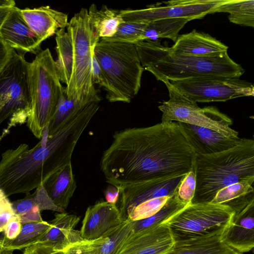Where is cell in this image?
Returning a JSON list of instances; mask_svg holds the SVG:
<instances>
[{"mask_svg":"<svg viewBox=\"0 0 254 254\" xmlns=\"http://www.w3.org/2000/svg\"><path fill=\"white\" fill-rule=\"evenodd\" d=\"M91 74L93 84H98L103 87L104 83V76L100 64L95 56L94 51L91 57Z\"/></svg>","mask_w":254,"mask_h":254,"instance_id":"obj_39","label":"cell"},{"mask_svg":"<svg viewBox=\"0 0 254 254\" xmlns=\"http://www.w3.org/2000/svg\"><path fill=\"white\" fill-rule=\"evenodd\" d=\"M101 100L99 96L82 99H69L64 94L61 98L55 113L48 127V134L53 135L77 112L88 103Z\"/></svg>","mask_w":254,"mask_h":254,"instance_id":"obj_25","label":"cell"},{"mask_svg":"<svg viewBox=\"0 0 254 254\" xmlns=\"http://www.w3.org/2000/svg\"><path fill=\"white\" fill-rule=\"evenodd\" d=\"M13 251L3 248L0 254H13Z\"/></svg>","mask_w":254,"mask_h":254,"instance_id":"obj_47","label":"cell"},{"mask_svg":"<svg viewBox=\"0 0 254 254\" xmlns=\"http://www.w3.org/2000/svg\"><path fill=\"white\" fill-rule=\"evenodd\" d=\"M88 15L91 29L99 40L113 36L119 25L124 21L120 10L108 8L105 5L98 9L95 4H92L88 9Z\"/></svg>","mask_w":254,"mask_h":254,"instance_id":"obj_24","label":"cell"},{"mask_svg":"<svg viewBox=\"0 0 254 254\" xmlns=\"http://www.w3.org/2000/svg\"><path fill=\"white\" fill-rule=\"evenodd\" d=\"M184 176L152 180L120 188L118 207L123 219L127 220V215L130 210L143 202L157 197L174 195Z\"/></svg>","mask_w":254,"mask_h":254,"instance_id":"obj_14","label":"cell"},{"mask_svg":"<svg viewBox=\"0 0 254 254\" xmlns=\"http://www.w3.org/2000/svg\"><path fill=\"white\" fill-rule=\"evenodd\" d=\"M28 196L32 206H38L41 211L50 210L59 213L64 212L65 210L57 206L52 200L46 191L43 185L39 186L32 194Z\"/></svg>","mask_w":254,"mask_h":254,"instance_id":"obj_36","label":"cell"},{"mask_svg":"<svg viewBox=\"0 0 254 254\" xmlns=\"http://www.w3.org/2000/svg\"><path fill=\"white\" fill-rule=\"evenodd\" d=\"M56 35V66L60 81L66 84V97L77 99L98 97L92 79L91 57L100 40L90 27L88 10L82 8L70 19L66 31L60 29Z\"/></svg>","mask_w":254,"mask_h":254,"instance_id":"obj_3","label":"cell"},{"mask_svg":"<svg viewBox=\"0 0 254 254\" xmlns=\"http://www.w3.org/2000/svg\"><path fill=\"white\" fill-rule=\"evenodd\" d=\"M254 193H249L226 203L232 208L234 214L222 240L227 245L243 254L254 247Z\"/></svg>","mask_w":254,"mask_h":254,"instance_id":"obj_13","label":"cell"},{"mask_svg":"<svg viewBox=\"0 0 254 254\" xmlns=\"http://www.w3.org/2000/svg\"><path fill=\"white\" fill-rule=\"evenodd\" d=\"M195 153L177 122L127 128L113 136L101 169L118 188L183 176L193 167Z\"/></svg>","mask_w":254,"mask_h":254,"instance_id":"obj_1","label":"cell"},{"mask_svg":"<svg viewBox=\"0 0 254 254\" xmlns=\"http://www.w3.org/2000/svg\"><path fill=\"white\" fill-rule=\"evenodd\" d=\"M101 237L92 241L83 239L71 243L61 250L55 249L56 254H96Z\"/></svg>","mask_w":254,"mask_h":254,"instance_id":"obj_35","label":"cell"},{"mask_svg":"<svg viewBox=\"0 0 254 254\" xmlns=\"http://www.w3.org/2000/svg\"><path fill=\"white\" fill-rule=\"evenodd\" d=\"M163 82L168 90L169 99L158 106L162 113V122H182L211 129L227 137H239L238 132L230 127L232 120L216 107L200 108L179 92L169 81Z\"/></svg>","mask_w":254,"mask_h":254,"instance_id":"obj_9","label":"cell"},{"mask_svg":"<svg viewBox=\"0 0 254 254\" xmlns=\"http://www.w3.org/2000/svg\"><path fill=\"white\" fill-rule=\"evenodd\" d=\"M124 221L117 204L100 202L87 208L79 231L80 235L84 240H95Z\"/></svg>","mask_w":254,"mask_h":254,"instance_id":"obj_17","label":"cell"},{"mask_svg":"<svg viewBox=\"0 0 254 254\" xmlns=\"http://www.w3.org/2000/svg\"><path fill=\"white\" fill-rule=\"evenodd\" d=\"M28 82L29 109L26 124L34 135L41 139L65 91L49 49L41 50L29 63Z\"/></svg>","mask_w":254,"mask_h":254,"instance_id":"obj_7","label":"cell"},{"mask_svg":"<svg viewBox=\"0 0 254 254\" xmlns=\"http://www.w3.org/2000/svg\"><path fill=\"white\" fill-rule=\"evenodd\" d=\"M21 254H56V253L51 246L39 242L25 248Z\"/></svg>","mask_w":254,"mask_h":254,"instance_id":"obj_38","label":"cell"},{"mask_svg":"<svg viewBox=\"0 0 254 254\" xmlns=\"http://www.w3.org/2000/svg\"><path fill=\"white\" fill-rule=\"evenodd\" d=\"M134 44L142 67L162 82L208 76L240 77L245 72L227 51L207 56H181L170 54L160 39Z\"/></svg>","mask_w":254,"mask_h":254,"instance_id":"obj_4","label":"cell"},{"mask_svg":"<svg viewBox=\"0 0 254 254\" xmlns=\"http://www.w3.org/2000/svg\"><path fill=\"white\" fill-rule=\"evenodd\" d=\"M15 6V2L12 0H0V8L12 7Z\"/></svg>","mask_w":254,"mask_h":254,"instance_id":"obj_46","label":"cell"},{"mask_svg":"<svg viewBox=\"0 0 254 254\" xmlns=\"http://www.w3.org/2000/svg\"><path fill=\"white\" fill-rule=\"evenodd\" d=\"M5 212H14L12 207L11 202L0 189V214Z\"/></svg>","mask_w":254,"mask_h":254,"instance_id":"obj_43","label":"cell"},{"mask_svg":"<svg viewBox=\"0 0 254 254\" xmlns=\"http://www.w3.org/2000/svg\"><path fill=\"white\" fill-rule=\"evenodd\" d=\"M170 197H157L140 203L130 210L127 215V219L134 221L154 215L162 208Z\"/></svg>","mask_w":254,"mask_h":254,"instance_id":"obj_33","label":"cell"},{"mask_svg":"<svg viewBox=\"0 0 254 254\" xmlns=\"http://www.w3.org/2000/svg\"><path fill=\"white\" fill-rule=\"evenodd\" d=\"M25 53L12 54L0 71V125L10 118L1 139L15 125L26 122L29 109L28 64Z\"/></svg>","mask_w":254,"mask_h":254,"instance_id":"obj_8","label":"cell"},{"mask_svg":"<svg viewBox=\"0 0 254 254\" xmlns=\"http://www.w3.org/2000/svg\"><path fill=\"white\" fill-rule=\"evenodd\" d=\"M22 227L19 218L17 215L16 217L9 221L3 232L4 240L11 241L16 238L19 235Z\"/></svg>","mask_w":254,"mask_h":254,"instance_id":"obj_37","label":"cell"},{"mask_svg":"<svg viewBox=\"0 0 254 254\" xmlns=\"http://www.w3.org/2000/svg\"><path fill=\"white\" fill-rule=\"evenodd\" d=\"M20 10L24 20L41 42L68 25L67 15L49 6L25 8Z\"/></svg>","mask_w":254,"mask_h":254,"instance_id":"obj_21","label":"cell"},{"mask_svg":"<svg viewBox=\"0 0 254 254\" xmlns=\"http://www.w3.org/2000/svg\"><path fill=\"white\" fill-rule=\"evenodd\" d=\"M94 53L103 74L107 99L130 103L139 91L144 70L135 45L100 40Z\"/></svg>","mask_w":254,"mask_h":254,"instance_id":"obj_6","label":"cell"},{"mask_svg":"<svg viewBox=\"0 0 254 254\" xmlns=\"http://www.w3.org/2000/svg\"><path fill=\"white\" fill-rule=\"evenodd\" d=\"M119 196L120 189L115 186L109 185L105 191L106 201L110 203L117 204Z\"/></svg>","mask_w":254,"mask_h":254,"instance_id":"obj_42","label":"cell"},{"mask_svg":"<svg viewBox=\"0 0 254 254\" xmlns=\"http://www.w3.org/2000/svg\"><path fill=\"white\" fill-rule=\"evenodd\" d=\"M196 187V178L194 165L191 170L182 178L178 185L175 195L178 199L185 205L191 202Z\"/></svg>","mask_w":254,"mask_h":254,"instance_id":"obj_34","label":"cell"},{"mask_svg":"<svg viewBox=\"0 0 254 254\" xmlns=\"http://www.w3.org/2000/svg\"><path fill=\"white\" fill-rule=\"evenodd\" d=\"M20 9L15 6L9 12L0 27V37L14 50L38 54L42 42L24 20Z\"/></svg>","mask_w":254,"mask_h":254,"instance_id":"obj_16","label":"cell"},{"mask_svg":"<svg viewBox=\"0 0 254 254\" xmlns=\"http://www.w3.org/2000/svg\"><path fill=\"white\" fill-rule=\"evenodd\" d=\"M17 216L14 212H5L0 214V232H3L9 221Z\"/></svg>","mask_w":254,"mask_h":254,"instance_id":"obj_44","label":"cell"},{"mask_svg":"<svg viewBox=\"0 0 254 254\" xmlns=\"http://www.w3.org/2000/svg\"><path fill=\"white\" fill-rule=\"evenodd\" d=\"M50 226V222L44 220L24 224L16 238L11 241L1 239L3 247L12 251L27 248L37 243Z\"/></svg>","mask_w":254,"mask_h":254,"instance_id":"obj_28","label":"cell"},{"mask_svg":"<svg viewBox=\"0 0 254 254\" xmlns=\"http://www.w3.org/2000/svg\"><path fill=\"white\" fill-rule=\"evenodd\" d=\"M169 81L179 92L196 103L225 102L254 95L253 85L238 77L208 76Z\"/></svg>","mask_w":254,"mask_h":254,"instance_id":"obj_11","label":"cell"},{"mask_svg":"<svg viewBox=\"0 0 254 254\" xmlns=\"http://www.w3.org/2000/svg\"><path fill=\"white\" fill-rule=\"evenodd\" d=\"M188 18L163 19L148 22L144 28L141 40L156 41L168 38L175 42L179 32L190 21Z\"/></svg>","mask_w":254,"mask_h":254,"instance_id":"obj_26","label":"cell"},{"mask_svg":"<svg viewBox=\"0 0 254 254\" xmlns=\"http://www.w3.org/2000/svg\"><path fill=\"white\" fill-rule=\"evenodd\" d=\"M233 214L226 204L190 203L162 224L169 227L174 239L197 237L228 227Z\"/></svg>","mask_w":254,"mask_h":254,"instance_id":"obj_10","label":"cell"},{"mask_svg":"<svg viewBox=\"0 0 254 254\" xmlns=\"http://www.w3.org/2000/svg\"><path fill=\"white\" fill-rule=\"evenodd\" d=\"M196 187L191 203L210 202L217 192L240 181L254 179V141L243 138L236 146L212 154H195Z\"/></svg>","mask_w":254,"mask_h":254,"instance_id":"obj_5","label":"cell"},{"mask_svg":"<svg viewBox=\"0 0 254 254\" xmlns=\"http://www.w3.org/2000/svg\"><path fill=\"white\" fill-rule=\"evenodd\" d=\"M226 0H176L164 2L165 6H150L140 9H122L120 13L126 21H151L169 18L200 19Z\"/></svg>","mask_w":254,"mask_h":254,"instance_id":"obj_12","label":"cell"},{"mask_svg":"<svg viewBox=\"0 0 254 254\" xmlns=\"http://www.w3.org/2000/svg\"><path fill=\"white\" fill-rule=\"evenodd\" d=\"M228 48L208 34L193 30L179 36L175 44L168 47V51L175 56L202 57L227 51Z\"/></svg>","mask_w":254,"mask_h":254,"instance_id":"obj_20","label":"cell"},{"mask_svg":"<svg viewBox=\"0 0 254 254\" xmlns=\"http://www.w3.org/2000/svg\"><path fill=\"white\" fill-rule=\"evenodd\" d=\"M4 247H3L2 244V241L1 239H0V254L2 251Z\"/></svg>","mask_w":254,"mask_h":254,"instance_id":"obj_48","label":"cell"},{"mask_svg":"<svg viewBox=\"0 0 254 254\" xmlns=\"http://www.w3.org/2000/svg\"><path fill=\"white\" fill-rule=\"evenodd\" d=\"M186 205H187L181 202L174 193L169 198L162 208L156 214L145 219L132 221V233H137L160 225Z\"/></svg>","mask_w":254,"mask_h":254,"instance_id":"obj_30","label":"cell"},{"mask_svg":"<svg viewBox=\"0 0 254 254\" xmlns=\"http://www.w3.org/2000/svg\"><path fill=\"white\" fill-rule=\"evenodd\" d=\"M132 234V221L127 219L101 237L96 254H118Z\"/></svg>","mask_w":254,"mask_h":254,"instance_id":"obj_29","label":"cell"},{"mask_svg":"<svg viewBox=\"0 0 254 254\" xmlns=\"http://www.w3.org/2000/svg\"><path fill=\"white\" fill-rule=\"evenodd\" d=\"M147 22L124 21L118 27L115 34L111 37L100 40L134 44L141 41V37Z\"/></svg>","mask_w":254,"mask_h":254,"instance_id":"obj_31","label":"cell"},{"mask_svg":"<svg viewBox=\"0 0 254 254\" xmlns=\"http://www.w3.org/2000/svg\"><path fill=\"white\" fill-rule=\"evenodd\" d=\"M13 50L0 37V71L9 61Z\"/></svg>","mask_w":254,"mask_h":254,"instance_id":"obj_41","label":"cell"},{"mask_svg":"<svg viewBox=\"0 0 254 254\" xmlns=\"http://www.w3.org/2000/svg\"><path fill=\"white\" fill-rule=\"evenodd\" d=\"M96 111L89 105L81 109L53 135L48 128L32 148L20 144L2 153L0 160V189L7 196L28 193L54 173L71 162L74 148Z\"/></svg>","mask_w":254,"mask_h":254,"instance_id":"obj_2","label":"cell"},{"mask_svg":"<svg viewBox=\"0 0 254 254\" xmlns=\"http://www.w3.org/2000/svg\"><path fill=\"white\" fill-rule=\"evenodd\" d=\"M227 12L229 21L241 26L254 27V0H226L211 13Z\"/></svg>","mask_w":254,"mask_h":254,"instance_id":"obj_27","label":"cell"},{"mask_svg":"<svg viewBox=\"0 0 254 254\" xmlns=\"http://www.w3.org/2000/svg\"><path fill=\"white\" fill-rule=\"evenodd\" d=\"M13 7L0 8V27L9 12Z\"/></svg>","mask_w":254,"mask_h":254,"instance_id":"obj_45","label":"cell"},{"mask_svg":"<svg viewBox=\"0 0 254 254\" xmlns=\"http://www.w3.org/2000/svg\"><path fill=\"white\" fill-rule=\"evenodd\" d=\"M195 154L221 152L238 145L243 138L229 137L211 129L178 122Z\"/></svg>","mask_w":254,"mask_h":254,"instance_id":"obj_18","label":"cell"},{"mask_svg":"<svg viewBox=\"0 0 254 254\" xmlns=\"http://www.w3.org/2000/svg\"><path fill=\"white\" fill-rule=\"evenodd\" d=\"M43 185L53 202L65 210L77 187L71 162L52 175Z\"/></svg>","mask_w":254,"mask_h":254,"instance_id":"obj_23","label":"cell"},{"mask_svg":"<svg viewBox=\"0 0 254 254\" xmlns=\"http://www.w3.org/2000/svg\"><path fill=\"white\" fill-rule=\"evenodd\" d=\"M227 228L200 236L175 238L172 248L164 254H243L223 242Z\"/></svg>","mask_w":254,"mask_h":254,"instance_id":"obj_19","label":"cell"},{"mask_svg":"<svg viewBox=\"0 0 254 254\" xmlns=\"http://www.w3.org/2000/svg\"><path fill=\"white\" fill-rule=\"evenodd\" d=\"M175 239L167 225L132 233L118 254H164L174 246Z\"/></svg>","mask_w":254,"mask_h":254,"instance_id":"obj_15","label":"cell"},{"mask_svg":"<svg viewBox=\"0 0 254 254\" xmlns=\"http://www.w3.org/2000/svg\"><path fill=\"white\" fill-rule=\"evenodd\" d=\"M41 212L38 206H34L29 211L18 216L22 225L26 223L43 221Z\"/></svg>","mask_w":254,"mask_h":254,"instance_id":"obj_40","label":"cell"},{"mask_svg":"<svg viewBox=\"0 0 254 254\" xmlns=\"http://www.w3.org/2000/svg\"><path fill=\"white\" fill-rule=\"evenodd\" d=\"M254 179L240 181L219 190L210 203L214 204H226L249 193L254 192L253 186Z\"/></svg>","mask_w":254,"mask_h":254,"instance_id":"obj_32","label":"cell"},{"mask_svg":"<svg viewBox=\"0 0 254 254\" xmlns=\"http://www.w3.org/2000/svg\"><path fill=\"white\" fill-rule=\"evenodd\" d=\"M80 220L76 215L67 213H57L50 222L51 226L37 243H44L56 250H61L68 245L83 239L80 231L75 230Z\"/></svg>","mask_w":254,"mask_h":254,"instance_id":"obj_22","label":"cell"}]
</instances>
